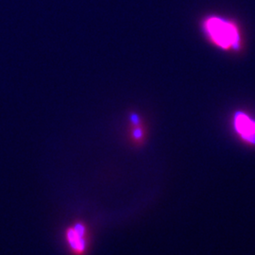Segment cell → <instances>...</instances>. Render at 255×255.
I'll list each match as a JSON object with an SVG mask.
<instances>
[{
	"label": "cell",
	"mask_w": 255,
	"mask_h": 255,
	"mask_svg": "<svg viewBox=\"0 0 255 255\" xmlns=\"http://www.w3.org/2000/svg\"><path fill=\"white\" fill-rule=\"evenodd\" d=\"M202 27L210 40L224 49L236 46L239 41L237 27L224 19L214 16L205 19Z\"/></svg>",
	"instance_id": "6da1fadb"
},
{
	"label": "cell",
	"mask_w": 255,
	"mask_h": 255,
	"mask_svg": "<svg viewBox=\"0 0 255 255\" xmlns=\"http://www.w3.org/2000/svg\"><path fill=\"white\" fill-rule=\"evenodd\" d=\"M64 237L72 255H86L89 247V232L84 222L76 221L65 230Z\"/></svg>",
	"instance_id": "7a4b0ae2"
},
{
	"label": "cell",
	"mask_w": 255,
	"mask_h": 255,
	"mask_svg": "<svg viewBox=\"0 0 255 255\" xmlns=\"http://www.w3.org/2000/svg\"><path fill=\"white\" fill-rule=\"evenodd\" d=\"M235 128L244 140L255 145V121L243 113H237L235 117Z\"/></svg>",
	"instance_id": "3957f363"
},
{
	"label": "cell",
	"mask_w": 255,
	"mask_h": 255,
	"mask_svg": "<svg viewBox=\"0 0 255 255\" xmlns=\"http://www.w3.org/2000/svg\"><path fill=\"white\" fill-rule=\"evenodd\" d=\"M129 120V139L135 145H141L146 139V128L142 119L136 114H131L128 118Z\"/></svg>",
	"instance_id": "277c9868"
}]
</instances>
